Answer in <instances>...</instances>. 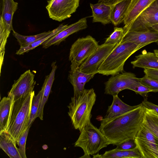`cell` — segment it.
Masks as SVG:
<instances>
[{
	"label": "cell",
	"instance_id": "cell-21",
	"mask_svg": "<svg viewBox=\"0 0 158 158\" xmlns=\"http://www.w3.org/2000/svg\"><path fill=\"white\" fill-rule=\"evenodd\" d=\"M16 141L6 131L0 133V148L10 158H21Z\"/></svg>",
	"mask_w": 158,
	"mask_h": 158
},
{
	"label": "cell",
	"instance_id": "cell-11",
	"mask_svg": "<svg viewBox=\"0 0 158 158\" xmlns=\"http://www.w3.org/2000/svg\"><path fill=\"white\" fill-rule=\"evenodd\" d=\"M139 81L140 78L131 72H123L112 76L105 83V94L112 96L118 95L123 90L129 89L135 83Z\"/></svg>",
	"mask_w": 158,
	"mask_h": 158
},
{
	"label": "cell",
	"instance_id": "cell-29",
	"mask_svg": "<svg viewBox=\"0 0 158 158\" xmlns=\"http://www.w3.org/2000/svg\"><path fill=\"white\" fill-rule=\"evenodd\" d=\"M50 31L44 32L35 35L26 36L20 35L14 31L12 34L17 40L20 47H24L46 35Z\"/></svg>",
	"mask_w": 158,
	"mask_h": 158
},
{
	"label": "cell",
	"instance_id": "cell-27",
	"mask_svg": "<svg viewBox=\"0 0 158 158\" xmlns=\"http://www.w3.org/2000/svg\"><path fill=\"white\" fill-rule=\"evenodd\" d=\"M145 107L143 122L158 139V114L153 110Z\"/></svg>",
	"mask_w": 158,
	"mask_h": 158
},
{
	"label": "cell",
	"instance_id": "cell-32",
	"mask_svg": "<svg viewBox=\"0 0 158 158\" xmlns=\"http://www.w3.org/2000/svg\"><path fill=\"white\" fill-rule=\"evenodd\" d=\"M129 89L133 91L137 94H139L144 99L147 98L149 93L152 92V90L142 83L140 81L135 83L130 87Z\"/></svg>",
	"mask_w": 158,
	"mask_h": 158
},
{
	"label": "cell",
	"instance_id": "cell-7",
	"mask_svg": "<svg viewBox=\"0 0 158 158\" xmlns=\"http://www.w3.org/2000/svg\"><path fill=\"white\" fill-rule=\"evenodd\" d=\"M46 7L49 16L61 22L70 18L79 6L80 0H49Z\"/></svg>",
	"mask_w": 158,
	"mask_h": 158
},
{
	"label": "cell",
	"instance_id": "cell-38",
	"mask_svg": "<svg viewBox=\"0 0 158 158\" xmlns=\"http://www.w3.org/2000/svg\"><path fill=\"white\" fill-rule=\"evenodd\" d=\"M123 0H98V2L105 4L106 5H112Z\"/></svg>",
	"mask_w": 158,
	"mask_h": 158
},
{
	"label": "cell",
	"instance_id": "cell-15",
	"mask_svg": "<svg viewBox=\"0 0 158 158\" xmlns=\"http://www.w3.org/2000/svg\"><path fill=\"white\" fill-rule=\"evenodd\" d=\"M158 41V32L153 30L144 31H129L125 34L119 43L125 42H133L140 49L153 42Z\"/></svg>",
	"mask_w": 158,
	"mask_h": 158
},
{
	"label": "cell",
	"instance_id": "cell-3",
	"mask_svg": "<svg viewBox=\"0 0 158 158\" xmlns=\"http://www.w3.org/2000/svg\"><path fill=\"white\" fill-rule=\"evenodd\" d=\"M96 95L93 88L85 89L83 93L71 98L68 106L69 116L76 130L80 132L83 128L91 122V112L96 100Z\"/></svg>",
	"mask_w": 158,
	"mask_h": 158
},
{
	"label": "cell",
	"instance_id": "cell-13",
	"mask_svg": "<svg viewBox=\"0 0 158 158\" xmlns=\"http://www.w3.org/2000/svg\"><path fill=\"white\" fill-rule=\"evenodd\" d=\"M71 62L68 79L73 86L74 96H77L83 93L86 83L93 78L96 73L82 72L79 69V66L74 60L71 61Z\"/></svg>",
	"mask_w": 158,
	"mask_h": 158
},
{
	"label": "cell",
	"instance_id": "cell-42",
	"mask_svg": "<svg viewBox=\"0 0 158 158\" xmlns=\"http://www.w3.org/2000/svg\"><path fill=\"white\" fill-rule=\"evenodd\" d=\"M157 44L158 45V41L156 42Z\"/></svg>",
	"mask_w": 158,
	"mask_h": 158
},
{
	"label": "cell",
	"instance_id": "cell-5",
	"mask_svg": "<svg viewBox=\"0 0 158 158\" xmlns=\"http://www.w3.org/2000/svg\"><path fill=\"white\" fill-rule=\"evenodd\" d=\"M80 132V135L74 146L81 148L85 155H95L101 149L109 145L99 128L91 122L85 125Z\"/></svg>",
	"mask_w": 158,
	"mask_h": 158
},
{
	"label": "cell",
	"instance_id": "cell-8",
	"mask_svg": "<svg viewBox=\"0 0 158 158\" xmlns=\"http://www.w3.org/2000/svg\"><path fill=\"white\" fill-rule=\"evenodd\" d=\"M98 42L90 35L79 38L72 45L69 60H74L80 66L98 48Z\"/></svg>",
	"mask_w": 158,
	"mask_h": 158
},
{
	"label": "cell",
	"instance_id": "cell-4",
	"mask_svg": "<svg viewBox=\"0 0 158 158\" xmlns=\"http://www.w3.org/2000/svg\"><path fill=\"white\" fill-rule=\"evenodd\" d=\"M139 49V46L132 42L117 44L100 67L98 73L108 76L123 72L126 61Z\"/></svg>",
	"mask_w": 158,
	"mask_h": 158
},
{
	"label": "cell",
	"instance_id": "cell-6",
	"mask_svg": "<svg viewBox=\"0 0 158 158\" xmlns=\"http://www.w3.org/2000/svg\"><path fill=\"white\" fill-rule=\"evenodd\" d=\"M134 141L142 158H158V139L143 122Z\"/></svg>",
	"mask_w": 158,
	"mask_h": 158
},
{
	"label": "cell",
	"instance_id": "cell-14",
	"mask_svg": "<svg viewBox=\"0 0 158 158\" xmlns=\"http://www.w3.org/2000/svg\"><path fill=\"white\" fill-rule=\"evenodd\" d=\"M87 18L84 17L68 26L44 42L43 48H47L52 45H58L71 35L87 28Z\"/></svg>",
	"mask_w": 158,
	"mask_h": 158
},
{
	"label": "cell",
	"instance_id": "cell-17",
	"mask_svg": "<svg viewBox=\"0 0 158 158\" xmlns=\"http://www.w3.org/2000/svg\"><path fill=\"white\" fill-rule=\"evenodd\" d=\"M90 6L92 11L93 23H100L104 25L111 23V5L98 2L94 4L90 3Z\"/></svg>",
	"mask_w": 158,
	"mask_h": 158
},
{
	"label": "cell",
	"instance_id": "cell-12",
	"mask_svg": "<svg viewBox=\"0 0 158 158\" xmlns=\"http://www.w3.org/2000/svg\"><path fill=\"white\" fill-rule=\"evenodd\" d=\"M34 77V74L29 69L14 81L8 93V96L11 98L12 101L16 100L33 91L35 84Z\"/></svg>",
	"mask_w": 158,
	"mask_h": 158
},
{
	"label": "cell",
	"instance_id": "cell-24",
	"mask_svg": "<svg viewBox=\"0 0 158 158\" xmlns=\"http://www.w3.org/2000/svg\"><path fill=\"white\" fill-rule=\"evenodd\" d=\"M131 0H123L111 5V22L117 26L123 22L125 15Z\"/></svg>",
	"mask_w": 158,
	"mask_h": 158
},
{
	"label": "cell",
	"instance_id": "cell-37",
	"mask_svg": "<svg viewBox=\"0 0 158 158\" xmlns=\"http://www.w3.org/2000/svg\"><path fill=\"white\" fill-rule=\"evenodd\" d=\"M146 108L151 109L155 111L158 114V106L148 100L147 98L144 99L142 103Z\"/></svg>",
	"mask_w": 158,
	"mask_h": 158
},
{
	"label": "cell",
	"instance_id": "cell-28",
	"mask_svg": "<svg viewBox=\"0 0 158 158\" xmlns=\"http://www.w3.org/2000/svg\"><path fill=\"white\" fill-rule=\"evenodd\" d=\"M11 31L8 28L2 16H0V70L3 64L5 53V45Z\"/></svg>",
	"mask_w": 158,
	"mask_h": 158
},
{
	"label": "cell",
	"instance_id": "cell-25",
	"mask_svg": "<svg viewBox=\"0 0 158 158\" xmlns=\"http://www.w3.org/2000/svg\"><path fill=\"white\" fill-rule=\"evenodd\" d=\"M11 103V99L8 96L4 97L0 102V133L7 128Z\"/></svg>",
	"mask_w": 158,
	"mask_h": 158
},
{
	"label": "cell",
	"instance_id": "cell-41",
	"mask_svg": "<svg viewBox=\"0 0 158 158\" xmlns=\"http://www.w3.org/2000/svg\"><path fill=\"white\" fill-rule=\"evenodd\" d=\"M154 52L158 56V49H155L154 50Z\"/></svg>",
	"mask_w": 158,
	"mask_h": 158
},
{
	"label": "cell",
	"instance_id": "cell-2",
	"mask_svg": "<svg viewBox=\"0 0 158 158\" xmlns=\"http://www.w3.org/2000/svg\"><path fill=\"white\" fill-rule=\"evenodd\" d=\"M35 92L14 101H11L10 113L6 131L16 142L28 128L32 101Z\"/></svg>",
	"mask_w": 158,
	"mask_h": 158
},
{
	"label": "cell",
	"instance_id": "cell-20",
	"mask_svg": "<svg viewBox=\"0 0 158 158\" xmlns=\"http://www.w3.org/2000/svg\"><path fill=\"white\" fill-rule=\"evenodd\" d=\"M113 96L112 103L108 106L104 118H111L121 115L135 109L140 105L139 104L134 106H130L123 102L118 95Z\"/></svg>",
	"mask_w": 158,
	"mask_h": 158
},
{
	"label": "cell",
	"instance_id": "cell-39",
	"mask_svg": "<svg viewBox=\"0 0 158 158\" xmlns=\"http://www.w3.org/2000/svg\"><path fill=\"white\" fill-rule=\"evenodd\" d=\"M152 29L158 32V24L152 26Z\"/></svg>",
	"mask_w": 158,
	"mask_h": 158
},
{
	"label": "cell",
	"instance_id": "cell-18",
	"mask_svg": "<svg viewBox=\"0 0 158 158\" xmlns=\"http://www.w3.org/2000/svg\"><path fill=\"white\" fill-rule=\"evenodd\" d=\"M135 58V60L131 62L133 68L158 69V56L154 52H147L144 50Z\"/></svg>",
	"mask_w": 158,
	"mask_h": 158
},
{
	"label": "cell",
	"instance_id": "cell-10",
	"mask_svg": "<svg viewBox=\"0 0 158 158\" xmlns=\"http://www.w3.org/2000/svg\"><path fill=\"white\" fill-rule=\"evenodd\" d=\"M158 24V0H156L139 15L126 33L152 30V26Z\"/></svg>",
	"mask_w": 158,
	"mask_h": 158
},
{
	"label": "cell",
	"instance_id": "cell-9",
	"mask_svg": "<svg viewBox=\"0 0 158 158\" xmlns=\"http://www.w3.org/2000/svg\"><path fill=\"white\" fill-rule=\"evenodd\" d=\"M116 44L104 43L97 48L79 66V69L86 73H98V70L104 60Z\"/></svg>",
	"mask_w": 158,
	"mask_h": 158
},
{
	"label": "cell",
	"instance_id": "cell-35",
	"mask_svg": "<svg viewBox=\"0 0 158 158\" xmlns=\"http://www.w3.org/2000/svg\"><path fill=\"white\" fill-rule=\"evenodd\" d=\"M116 146V148L122 150H129L136 147L134 140L127 141Z\"/></svg>",
	"mask_w": 158,
	"mask_h": 158
},
{
	"label": "cell",
	"instance_id": "cell-40",
	"mask_svg": "<svg viewBox=\"0 0 158 158\" xmlns=\"http://www.w3.org/2000/svg\"><path fill=\"white\" fill-rule=\"evenodd\" d=\"M82 158H91V157L90 156V155L84 154V155L83 156H82L80 157V158H82Z\"/></svg>",
	"mask_w": 158,
	"mask_h": 158
},
{
	"label": "cell",
	"instance_id": "cell-34",
	"mask_svg": "<svg viewBox=\"0 0 158 158\" xmlns=\"http://www.w3.org/2000/svg\"><path fill=\"white\" fill-rule=\"evenodd\" d=\"M140 81L149 88L152 92H158V81L150 79L144 76L140 78Z\"/></svg>",
	"mask_w": 158,
	"mask_h": 158
},
{
	"label": "cell",
	"instance_id": "cell-19",
	"mask_svg": "<svg viewBox=\"0 0 158 158\" xmlns=\"http://www.w3.org/2000/svg\"><path fill=\"white\" fill-rule=\"evenodd\" d=\"M52 69L49 74L46 76L42 88L43 92L40 100L37 117L40 120H43L44 108L47 101L51 89L55 79V75L57 68L56 62L52 64Z\"/></svg>",
	"mask_w": 158,
	"mask_h": 158
},
{
	"label": "cell",
	"instance_id": "cell-31",
	"mask_svg": "<svg viewBox=\"0 0 158 158\" xmlns=\"http://www.w3.org/2000/svg\"><path fill=\"white\" fill-rule=\"evenodd\" d=\"M124 31L121 27H114L113 32L107 38L104 43L105 44H118L124 35Z\"/></svg>",
	"mask_w": 158,
	"mask_h": 158
},
{
	"label": "cell",
	"instance_id": "cell-1",
	"mask_svg": "<svg viewBox=\"0 0 158 158\" xmlns=\"http://www.w3.org/2000/svg\"><path fill=\"white\" fill-rule=\"evenodd\" d=\"M145 109L141 103L137 108L121 115L100 118L99 129L109 144L117 145L134 140L143 123Z\"/></svg>",
	"mask_w": 158,
	"mask_h": 158
},
{
	"label": "cell",
	"instance_id": "cell-16",
	"mask_svg": "<svg viewBox=\"0 0 158 158\" xmlns=\"http://www.w3.org/2000/svg\"><path fill=\"white\" fill-rule=\"evenodd\" d=\"M155 0H131L123 22L124 34L139 15Z\"/></svg>",
	"mask_w": 158,
	"mask_h": 158
},
{
	"label": "cell",
	"instance_id": "cell-36",
	"mask_svg": "<svg viewBox=\"0 0 158 158\" xmlns=\"http://www.w3.org/2000/svg\"><path fill=\"white\" fill-rule=\"evenodd\" d=\"M143 72L145 76L154 80L158 81V69H144Z\"/></svg>",
	"mask_w": 158,
	"mask_h": 158
},
{
	"label": "cell",
	"instance_id": "cell-23",
	"mask_svg": "<svg viewBox=\"0 0 158 158\" xmlns=\"http://www.w3.org/2000/svg\"><path fill=\"white\" fill-rule=\"evenodd\" d=\"M93 158H142L136 147L129 150L117 148L106 151L103 154L98 153L93 155Z\"/></svg>",
	"mask_w": 158,
	"mask_h": 158
},
{
	"label": "cell",
	"instance_id": "cell-33",
	"mask_svg": "<svg viewBox=\"0 0 158 158\" xmlns=\"http://www.w3.org/2000/svg\"><path fill=\"white\" fill-rule=\"evenodd\" d=\"M30 127H28L16 142L19 146L18 150L21 158H27L25 152L26 141Z\"/></svg>",
	"mask_w": 158,
	"mask_h": 158
},
{
	"label": "cell",
	"instance_id": "cell-30",
	"mask_svg": "<svg viewBox=\"0 0 158 158\" xmlns=\"http://www.w3.org/2000/svg\"><path fill=\"white\" fill-rule=\"evenodd\" d=\"M43 92V88L39 91L37 95L33 97L28 127H30L33 122L37 117L40 100Z\"/></svg>",
	"mask_w": 158,
	"mask_h": 158
},
{
	"label": "cell",
	"instance_id": "cell-22",
	"mask_svg": "<svg viewBox=\"0 0 158 158\" xmlns=\"http://www.w3.org/2000/svg\"><path fill=\"white\" fill-rule=\"evenodd\" d=\"M18 3L14 0H1V15L8 28L14 31L12 20L14 13L18 8Z\"/></svg>",
	"mask_w": 158,
	"mask_h": 158
},
{
	"label": "cell",
	"instance_id": "cell-26",
	"mask_svg": "<svg viewBox=\"0 0 158 158\" xmlns=\"http://www.w3.org/2000/svg\"><path fill=\"white\" fill-rule=\"evenodd\" d=\"M68 25V24H60L56 28L50 31L46 35L35 41L27 46L24 47H20L19 49L17 51L16 54L18 55H21L33 49L38 46L42 44L44 42L51 37L65 29Z\"/></svg>",
	"mask_w": 158,
	"mask_h": 158
}]
</instances>
